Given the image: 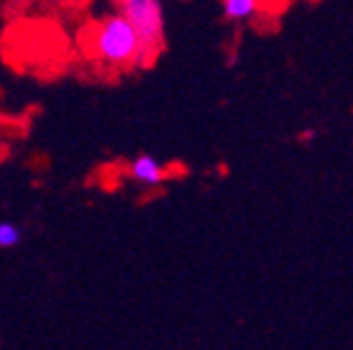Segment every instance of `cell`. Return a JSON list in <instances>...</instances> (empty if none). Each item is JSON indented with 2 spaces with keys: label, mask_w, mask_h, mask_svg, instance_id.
<instances>
[{
  "label": "cell",
  "mask_w": 353,
  "mask_h": 350,
  "mask_svg": "<svg viewBox=\"0 0 353 350\" xmlns=\"http://www.w3.org/2000/svg\"><path fill=\"white\" fill-rule=\"evenodd\" d=\"M91 50H94V54L108 66L145 64L140 34L123 12L103 17V20L96 25L94 37H91Z\"/></svg>",
  "instance_id": "cell-1"
},
{
  "label": "cell",
  "mask_w": 353,
  "mask_h": 350,
  "mask_svg": "<svg viewBox=\"0 0 353 350\" xmlns=\"http://www.w3.org/2000/svg\"><path fill=\"white\" fill-rule=\"evenodd\" d=\"M121 12L132 22L138 30L140 44H143V56L150 61L157 56L165 42V10L162 0H118Z\"/></svg>",
  "instance_id": "cell-2"
},
{
  "label": "cell",
  "mask_w": 353,
  "mask_h": 350,
  "mask_svg": "<svg viewBox=\"0 0 353 350\" xmlns=\"http://www.w3.org/2000/svg\"><path fill=\"white\" fill-rule=\"evenodd\" d=\"M130 179L143 186H160L165 181V167L152 154H140L130 162Z\"/></svg>",
  "instance_id": "cell-3"
},
{
  "label": "cell",
  "mask_w": 353,
  "mask_h": 350,
  "mask_svg": "<svg viewBox=\"0 0 353 350\" xmlns=\"http://www.w3.org/2000/svg\"><path fill=\"white\" fill-rule=\"evenodd\" d=\"M258 12V0H223V15L228 22H243Z\"/></svg>",
  "instance_id": "cell-4"
},
{
  "label": "cell",
  "mask_w": 353,
  "mask_h": 350,
  "mask_svg": "<svg viewBox=\"0 0 353 350\" xmlns=\"http://www.w3.org/2000/svg\"><path fill=\"white\" fill-rule=\"evenodd\" d=\"M22 243V228L12 220H0V250H10Z\"/></svg>",
  "instance_id": "cell-5"
}]
</instances>
